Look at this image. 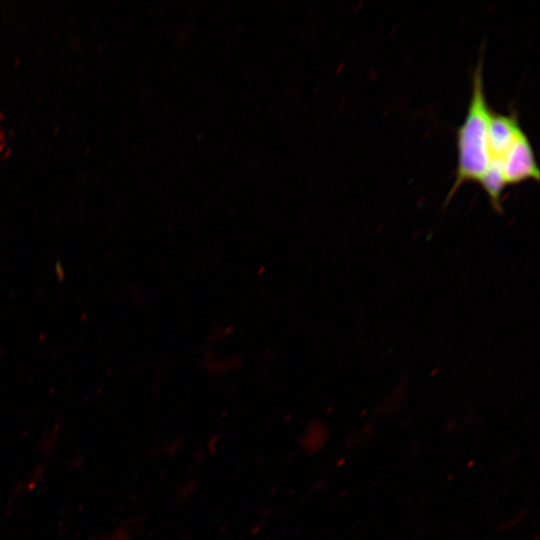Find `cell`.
<instances>
[{
  "label": "cell",
  "mask_w": 540,
  "mask_h": 540,
  "mask_svg": "<svg viewBox=\"0 0 540 540\" xmlns=\"http://www.w3.org/2000/svg\"><path fill=\"white\" fill-rule=\"evenodd\" d=\"M483 66L480 54L472 76L467 112L456 132L457 167L446 204L466 182L479 183L491 163L488 133L492 109L484 91Z\"/></svg>",
  "instance_id": "1"
},
{
  "label": "cell",
  "mask_w": 540,
  "mask_h": 540,
  "mask_svg": "<svg viewBox=\"0 0 540 540\" xmlns=\"http://www.w3.org/2000/svg\"><path fill=\"white\" fill-rule=\"evenodd\" d=\"M499 167L507 186L528 180L539 181V168L531 142L524 133L509 149Z\"/></svg>",
  "instance_id": "2"
},
{
  "label": "cell",
  "mask_w": 540,
  "mask_h": 540,
  "mask_svg": "<svg viewBox=\"0 0 540 540\" xmlns=\"http://www.w3.org/2000/svg\"><path fill=\"white\" fill-rule=\"evenodd\" d=\"M524 133L516 112L498 113L492 110L488 133L490 165L499 166L509 149Z\"/></svg>",
  "instance_id": "3"
}]
</instances>
